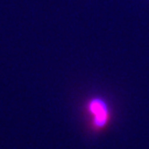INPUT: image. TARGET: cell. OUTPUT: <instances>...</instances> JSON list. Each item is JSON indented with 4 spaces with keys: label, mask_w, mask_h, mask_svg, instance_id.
<instances>
[{
    "label": "cell",
    "mask_w": 149,
    "mask_h": 149,
    "mask_svg": "<svg viewBox=\"0 0 149 149\" xmlns=\"http://www.w3.org/2000/svg\"><path fill=\"white\" fill-rule=\"evenodd\" d=\"M86 111L92 120V126L95 130L105 128L111 120L112 114L107 102L101 97H92L86 103Z\"/></svg>",
    "instance_id": "6da1fadb"
}]
</instances>
